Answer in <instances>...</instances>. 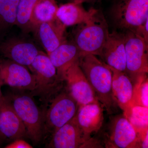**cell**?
Instances as JSON below:
<instances>
[{"label":"cell","instance_id":"cb8c5ba5","mask_svg":"<svg viewBox=\"0 0 148 148\" xmlns=\"http://www.w3.org/2000/svg\"><path fill=\"white\" fill-rule=\"evenodd\" d=\"M148 108V81L147 74L143 75L134 84L132 106Z\"/></svg>","mask_w":148,"mask_h":148},{"label":"cell","instance_id":"8992f818","mask_svg":"<svg viewBox=\"0 0 148 148\" xmlns=\"http://www.w3.org/2000/svg\"><path fill=\"white\" fill-rule=\"evenodd\" d=\"M79 106L68 91L56 95L44 118L43 131L53 135L75 116Z\"/></svg>","mask_w":148,"mask_h":148},{"label":"cell","instance_id":"277c9868","mask_svg":"<svg viewBox=\"0 0 148 148\" xmlns=\"http://www.w3.org/2000/svg\"><path fill=\"white\" fill-rule=\"evenodd\" d=\"M124 32L126 54L125 73L135 84L140 77L148 73V43L135 32L129 30Z\"/></svg>","mask_w":148,"mask_h":148},{"label":"cell","instance_id":"f1b7e54d","mask_svg":"<svg viewBox=\"0 0 148 148\" xmlns=\"http://www.w3.org/2000/svg\"><path fill=\"white\" fill-rule=\"evenodd\" d=\"M5 139V138H4L3 136L2 135L1 133L0 132V144L2 143L3 140Z\"/></svg>","mask_w":148,"mask_h":148},{"label":"cell","instance_id":"e0dca14e","mask_svg":"<svg viewBox=\"0 0 148 148\" xmlns=\"http://www.w3.org/2000/svg\"><path fill=\"white\" fill-rule=\"evenodd\" d=\"M48 55L55 66L57 77L61 81H64L67 70L82 56L73 41H69L67 40Z\"/></svg>","mask_w":148,"mask_h":148},{"label":"cell","instance_id":"9a60e30c","mask_svg":"<svg viewBox=\"0 0 148 148\" xmlns=\"http://www.w3.org/2000/svg\"><path fill=\"white\" fill-rule=\"evenodd\" d=\"M0 132L5 139H21L27 135L23 122L16 114L9 99L0 101Z\"/></svg>","mask_w":148,"mask_h":148},{"label":"cell","instance_id":"9c48e42d","mask_svg":"<svg viewBox=\"0 0 148 148\" xmlns=\"http://www.w3.org/2000/svg\"><path fill=\"white\" fill-rule=\"evenodd\" d=\"M78 61L72 65L65 74L68 91L79 106L98 103L90 84L80 67Z\"/></svg>","mask_w":148,"mask_h":148},{"label":"cell","instance_id":"52a82bcc","mask_svg":"<svg viewBox=\"0 0 148 148\" xmlns=\"http://www.w3.org/2000/svg\"><path fill=\"white\" fill-rule=\"evenodd\" d=\"M49 147L53 148H100L97 140L81 129L76 115L53 134Z\"/></svg>","mask_w":148,"mask_h":148},{"label":"cell","instance_id":"ba28073f","mask_svg":"<svg viewBox=\"0 0 148 148\" xmlns=\"http://www.w3.org/2000/svg\"><path fill=\"white\" fill-rule=\"evenodd\" d=\"M106 136V147L139 148L136 130L123 114L114 116L110 121Z\"/></svg>","mask_w":148,"mask_h":148},{"label":"cell","instance_id":"3957f363","mask_svg":"<svg viewBox=\"0 0 148 148\" xmlns=\"http://www.w3.org/2000/svg\"><path fill=\"white\" fill-rule=\"evenodd\" d=\"M110 15L119 31L135 32L148 18V0H115Z\"/></svg>","mask_w":148,"mask_h":148},{"label":"cell","instance_id":"2e32d148","mask_svg":"<svg viewBox=\"0 0 148 148\" xmlns=\"http://www.w3.org/2000/svg\"><path fill=\"white\" fill-rule=\"evenodd\" d=\"M109 67L112 72L113 95L118 106L123 111V115L126 118L132 108L134 84L125 73Z\"/></svg>","mask_w":148,"mask_h":148},{"label":"cell","instance_id":"5b68a950","mask_svg":"<svg viewBox=\"0 0 148 148\" xmlns=\"http://www.w3.org/2000/svg\"><path fill=\"white\" fill-rule=\"evenodd\" d=\"M11 103L23 122L27 135L38 143L43 134L44 117L34 101L29 95L18 94L12 96Z\"/></svg>","mask_w":148,"mask_h":148},{"label":"cell","instance_id":"6da1fadb","mask_svg":"<svg viewBox=\"0 0 148 148\" xmlns=\"http://www.w3.org/2000/svg\"><path fill=\"white\" fill-rule=\"evenodd\" d=\"M79 64L97 100L108 114L113 113L118 105L112 92V72L109 66L91 54L82 56Z\"/></svg>","mask_w":148,"mask_h":148},{"label":"cell","instance_id":"7402d4cb","mask_svg":"<svg viewBox=\"0 0 148 148\" xmlns=\"http://www.w3.org/2000/svg\"><path fill=\"white\" fill-rule=\"evenodd\" d=\"M37 0H20L17 8L15 25L24 34H28L33 31L31 21V15Z\"/></svg>","mask_w":148,"mask_h":148},{"label":"cell","instance_id":"8fae6325","mask_svg":"<svg viewBox=\"0 0 148 148\" xmlns=\"http://www.w3.org/2000/svg\"><path fill=\"white\" fill-rule=\"evenodd\" d=\"M39 51L34 43L17 37L9 38L0 43V53L3 56L28 67Z\"/></svg>","mask_w":148,"mask_h":148},{"label":"cell","instance_id":"603a6c76","mask_svg":"<svg viewBox=\"0 0 148 148\" xmlns=\"http://www.w3.org/2000/svg\"><path fill=\"white\" fill-rule=\"evenodd\" d=\"M126 118L134 127L137 134L148 130V108L133 106Z\"/></svg>","mask_w":148,"mask_h":148},{"label":"cell","instance_id":"4316f807","mask_svg":"<svg viewBox=\"0 0 148 148\" xmlns=\"http://www.w3.org/2000/svg\"><path fill=\"white\" fill-rule=\"evenodd\" d=\"M62 1H67V3L72 2L76 3L82 4L84 3L95 1L97 0H62Z\"/></svg>","mask_w":148,"mask_h":148},{"label":"cell","instance_id":"ffe728a7","mask_svg":"<svg viewBox=\"0 0 148 148\" xmlns=\"http://www.w3.org/2000/svg\"><path fill=\"white\" fill-rule=\"evenodd\" d=\"M58 8L56 0H37L31 15L33 30L38 24L57 18L56 13Z\"/></svg>","mask_w":148,"mask_h":148},{"label":"cell","instance_id":"7a4b0ae2","mask_svg":"<svg viewBox=\"0 0 148 148\" xmlns=\"http://www.w3.org/2000/svg\"><path fill=\"white\" fill-rule=\"evenodd\" d=\"M109 34L108 25L102 11L97 10L88 20L77 25L73 41L81 55L101 56Z\"/></svg>","mask_w":148,"mask_h":148},{"label":"cell","instance_id":"7c38bea8","mask_svg":"<svg viewBox=\"0 0 148 148\" xmlns=\"http://www.w3.org/2000/svg\"><path fill=\"white\" fill-rule=\"evenodd\" d=\"M29 67L36 78V90L39 92H49L61 82L57 77L56 69L49 56L43 51L40 50Z\"/></svg>","mask_w":148,"mask_h":148},{"label":"cell","instance_id":"5bb4252c","mask_svg":"<svg viewBox=\"0 0 148 148\" xmlns=\"http://www.w3.org/2000/svg\"><path fill=\"white\" fill-rule=\"evenodd\" d=\"M125 39L124 32L114 31L110 33L100 56L104 63L110 67L125 73L126 54Z\"/></svg>","mask_w":148,"mask_h":148},{"label":"cell","instance_id":"44dd1931","mask_svg":"<svg viewBox=\"0 0 148 148\" xmlns=\"http://www.w3.org/2000/svg\"><path fill=\"white\" fill-rule=\"evenodd\" d=\"M20 0H0V38L16 24V13Z\"/></svg>","mask_w":148,"mask_h":148},{"label":"cell","instance_id":"ac0fdd59","mask_svg":"<svg viewBox=\"0 0 148 148\" xmlns=\"http://www.w3.org/2000/svg\"><path fill=\"white\" fill-rule=\"evenodd\" d=\"M76 117L81 129L86 135L98 132L103 125V107L100 103L79 106Z\"/></svg>","mask_w":148,"mask_h":148},{"label":"cell","instance_id":"484cf974","mask_svg":"<svg viewBox=\"0 0 148 148\" xmlns=\"http://www.w3.org/2000/svg\"><path fill=\"white\" fill-rule=\"evenodd\" d=\"M148 18L144 24L135 33L143 37L145 41L148 43Z\"/></svg>","mask_w":148,"mask_h":148},{"label":"cell","instance_id":"83f0119b","mask_svg":"<svg viewBox=\"0 0 148 148\" xmlns=\"http://www.w3.org/2000/svg\"><path fill=\"white\" fill-rule=\"evenodd\" d=\"M2 85H3V83L2 80L1 78V75H0V101H2L5 98L4 96L3 95L1 92V87Z\"/></svg>","mask_w":148,"mask_h":148},{"label":"cell","instance_id":"4fadbf2b","mask_svg":"<svg viewBox=\"0 0 148 148\" xmlns=\"http://www.w3.org/2000/svg\"><path fill=\"white\" fill-rule=\"evenodd\" d=\"M66 27L56 18L38 24L32 33L48 55L66 40Z\"/></svg>","mask_w":148,"mask_h":148},{"label":"cell","instance_id":"30bf717a","mask_svg":"<svg viewBox=\"0 0 148 148\" xmlns=\"http://www.w3.org/2000/svg\"><path fill=\"white\" fill-rule=\"evenodd\" d=\"M0 75L3 84L19 89L36 90V78L26 66L9 59L0 61Z\"/></svg>","mask_w":148,"mask_h":148},{"label":"cell","instance_id":"d6986e66","mask_svg":"<svg viewBox=\"0 0 148 148\" xmlns=\"http://www.w3.org/2000/svg\"><path fill=\"white\" fill-rule=\"evenodd\" d=\"M82 4L68 2L58 6L57 18L66 27L75 26L88 20L97 9L91 8L87 10Z\"/></svg>","mask_w":148,"mask_h":148},{"label":"cell","instance_id":"d4e9b609","mask_svg":"<svg viewBox=\"0 0 148 148\" xmlns=\"http://www.w3.org/2000/svg\"><path fill=\"white\" fill-rule=\"evenodd\" d=\"M6 148H32V146L26 141L21 139H16L6 146Z\"/></svg>","mask_w":148,"mask_h":148}]
</instances>
